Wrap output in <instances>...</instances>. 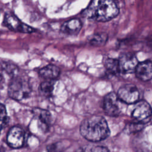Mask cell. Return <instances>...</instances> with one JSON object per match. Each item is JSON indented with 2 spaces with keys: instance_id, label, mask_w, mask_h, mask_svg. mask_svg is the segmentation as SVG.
<instances>
[{
  "instance_id": "1",
  "label": "cell",
  "mask_w": 152,
  "mask_h": 152,
  "mask_svg": "<svg viewBox=\"0 0 152 152\" xmlns=\"http://www.w3.org/2000/svg\"><path fill=\"white\" fill-rule=\"evenodd\" d=\"M80 131L84 138L92 142L102 141L110 135L106 119L99 115H92L84 119L80 125Z\"/></svg>"
},
{
  "instance_id": "2",
  "label": "cell",
  "mask_w": 152,
  "mask_h": 152,
  "mask_svg": "<svg viewBox=\"0 0 152 152\" xmlns=\"http://www.w3.org/2000/svg\"><path fill=\"white\" fill-rule=\"evenodd\" d=\"M118 14L117 5L114 1L110 0L93 1L83 12V15L86 18L98 22L109 21Z\"/></svg>"
},
{
  "instance_id": "3",
  "label": "cell",
  "mask_w": 152,
  "mask_h": 152,
  "mask_svg": "<svg viewBox=\"0 0 152 152\" xmlns=\"http://www.w3.org/2000/svg\"><path fill=\"white\" fill-rule=\"evenodd\" d=\"M30 91L27 81L25 79L17 75L13 77L8 87V94L10 97L17 100L27 97Z\"/></svg>"
},
{
  "instance_id": "4",
  "label": "cell",
  "mask_w": 152,
  "mask_h": 152,
  "mask_svg": "<svg viewBox=\"0 0 152 152\" xmlns=\"http://www.w3.org/2000/svg\"><path fill=\"white\" fill-rule=\"evenodd\" d=\"M103 107L106 115L110 116L119 115L123 109V102L114 92L107 94L103 99Z\"/></svg>"
},
{
  "instance_id": "5",
  "label": "cell",
  "mask_w": 152,
  "mask_h": 152,
  "mask_svg": "<svg viewBox=\"0 0 152 152\" xmlns=\"http://www.w3.org/2000/svg\"><path fill=\"white\" fill-rule=\"evenodd\" d=\"M151 115L152 109L147 102L142 100L135 103L131 116L138 123L145 124L148 122Z\"/></svg>"
},
{
  "instance_id": "6",
  "label": "cell",
  "mask_w": 152,
  "mask_h": 152,
  "mask_svg": "<svg viewBox=\"0 0 152 152\" xmlns=\"http://www.w3.org/2000/svg\"><path fill=\"white\" fill-rule=\"evenodd\" d=\"M117 96L124 103L135 104L138 101L139 91L135 85L127 84L119 88Z\"/></svg>"
},
{
  "instance_id": "7",
  "label": "cell",
  "mask_w": 152,
  "mask_h": 152,
  "mask_svg": "<svg viewBox=\"0 0 152 152\" xmlns=\"http://www.w3.org/2000/svg\"><path fill=\"white\" fill-rule=\"evenodd\" d=\"M3 24L10 30L14 31L24 33H30L34 31V29L33 27L21 21L12 13L5 14Z\"/></svg>"
},
{
  "instance_id": "8",
  "label": "cell",
  "mask_w": 152,
  "mask_h": 152,
  "mask_svg": "<svg viewBox=\"0 0 152 152\" xmlns=\"http://www.w3.org/2000/svg\"><path fill=\"white\" fill-rule=\"evenodd\" d=\"M118 63L120 72L130 74L135 72V68L139 62L134 53L125 52L119 56Z\"/></svg>"
},
{
  "instance_id": "9",
  "label": "cell",
  "mask_w": 152,
  "mask_h": 152,
  "mask_svg": "<svg viewBox=\"0 0 152 152\" xmlns=\"http://www.w3.org/2000/svg\"><path fill=\"white\" fill-rule=\"evenodd\" d=\"M25 132L20 126H12L8 131L7 137V143L12 148L21 147L24 144Z\"/></svg>"
},
{
  "instance_id": "10",
  "label": "cell",
  "mask_w": 152,
  "mask_h": 152,
  "mask_svg": "<svg viewBox=\"0 0 152 152\" xmlns=\"http://www.w3.org/2000/svg\"><path fill=\"white\" fill-rule=\"evenodd\" d=\"M135 73L136 77L141 81H147L152 79V61L145 60L139 62Z\"/></svg>"
},
{
  "instance_id": "11",
  "label": "cell",
  "mask_w": 152,
  "mask_h": 152,
  "mask_svg": "<svg viewBox=\"0 0 152 152\" xmlns=\"http://www.w3.org/2000/svg\"><path fill=\"white\" fill-rule=\"evenodd\" d=\"M82 27V23L78 19H71L64 22L61 27V31L68 35L78 34Z\"/></svg>"
},
{
  "instance_id": "12",
  "label": "cell",
  "mask_w": 152,
  "mask_h": 152,
  "mask_svg": "<svg viewBox=\"0 0 152 152\" xmlns=\"http://www.w3.org/2000/svg\"><path fill=\"white\" fill-rule=\"evenodd\" d=\"M39 74L43 78L48 80H53L58 77L59 69L53 64L48 65L39 70Z\"/></svg>"
},
{
  "instance_id": "13",
  "label": "cell",
  "mask_w": 152,
  "mask_h": 152,
  "mask_svg": "<svg viewBox=\"0 0 152 152\" xmlns=\"http://www.w3.org/2000/svg\"><path fill=\"white\" fill-rule=\"evenodd\" d=\"M108 36L105 33H98L91 35L89 38V43L91 45L96 47L102 46L105 45Z\"/></svg>"
},
{
  "instance_id": "14",
  "label": "cell",
  "mask_w": 152,
  "mask_h": 152,
  "mask_svg": "<svg viewBox=\"0 0 152 152\" xmlns=\"http://www.w3.org/2000/svg\"><path fill=\"white\" fill-rule=\"evenodd\" d=\"M39 119L41 123V126L43 129L47 128L51 122V115L50 113L45 110H39Z\"/></svg>"
},
{
  "instance_id": "15",
  "label": "cell",
  "mask_w": 152,
  "mask_h": 152,
  "mask_svg": "<svg viewBox=\"0 0 152 152\" xmlns=\"http://www.w3.org/2000/svg\"><path fill=\"white\" fill-rule=\"evenodd\" d=\"M106 68L111 73L116 74L120 72L118 60L113 58H107L104 62Z\"/></svg>"
},
{
  "instance_id": "16",
  "label": "cell",
  "mask_w": 152,
  "mask_h": 152,
  "mask_svg": "<svg viewBox=\"0 0 152 152\" xmlns=\"http://www.w3.org/2000/svg\"><path fill=\"white\" fill-rule=\"evenodd\" d=\"M53 82L51 81L42 83L39 87L40 92L45 96H49L52 94L53 90Z\"/></svg>"
},
{
  "instance_id": "17",
  "label": "cell",
  "mask_w": 152,
  "mask_h": 152,
  "mask_svg": "<svg viewBox=\"0 0 152 152\" xmlns=\"http://www.w3.org/2000/svg\"><path fill=\"white\" fill-rule=\"evenodd\" d=\"M77 152H110L109 150L105 147L99 145H86L84 146Z\"/></svg>"
},
{
  "instance_id": "18",
  "label": "cell",
  "mask_w": 152,
  "mask_h": 152,
  "mask_svg": "<svg viewBox=\"0 0 152 152\" xmlns=\"http://www.w3.org/2000/svg\"><path fill=\"white\" fill-rule=\"evenodd\" d=\"M8 122V116L4 104L0 103V132Z\"/></svg>"
},
{
  "instance_id": "19",
  "label": "cell",
  "mask_w": 152,
  "mask_h": 152,
  "mask_svg": "<svg viewBox=\"0 0 152 152\" xmlns=\"http://www.w3.org/2000/svg\"><path fill=\"white\" fill-rule=\"evenodd\" d=\"M2 72H1V68H0V82H1V80H2Z\"/></svg>"
}]
</instances>
